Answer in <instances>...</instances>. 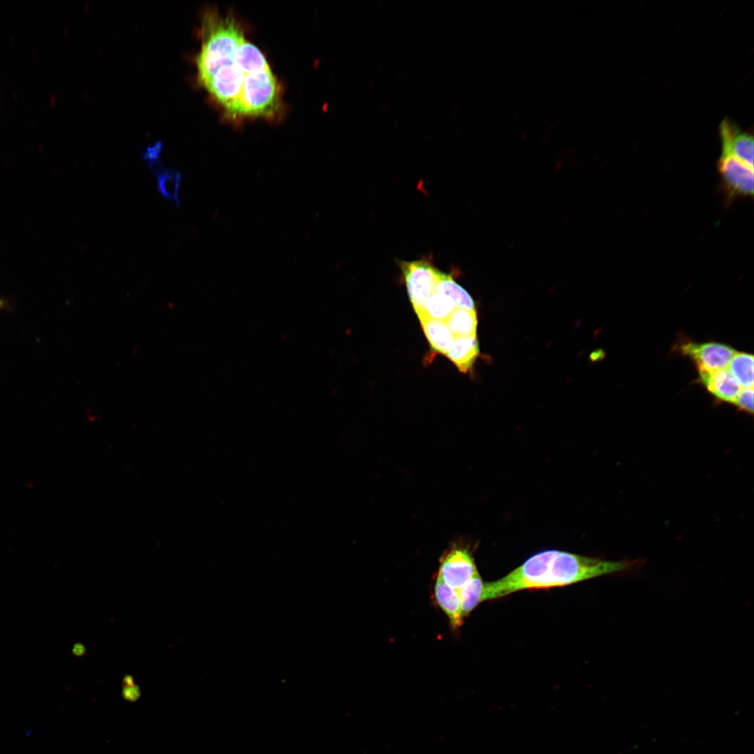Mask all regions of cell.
Wrapping results in <instances>:
<instances>
[{"mask_svg":"<svg viewBox=\"0 0 754 754\" xmlns=\"http://www.w3.org/2000/svg\"><path fill=\"white\" fill-rule=\"evenodd\" d=\"M479 354L480 349L477 337L471 336L455 337L451 348L445 355L460 371L467 373L471 369Z\"/></svg>","mask_w":754,"mask_h":754,"instance_id":"obj_10","label":"cell"},{"mask_svg":"<svg viewBox=\"0 0 754 754\" xmlns=\"http://www.w3.org/2000/svg\"><path fill=\"white\" fill-rule=\"evenodd\" d=\"M399 265L409 299L417 313L425 299L436 290L443 272L426 259L401 261Z\"/></svg>","mask_w":754,"mask_h":754,"instance_id":"obj_3","label":"cell"},{"mask_svg":"<svg viewBox=\"0 0 754 754\" xmlns=\"http://www.w3.org/2000/svg\"><path fill=\"white\" fill-rule=\"evenodd\" d=\"M455 308L450 297L435 290L425 299L421 310L416 314L419 319L429 318L445 321Z\"/></svg>","mask_w":754,"mask_h":754,"instance_id":"obj_13","label":"cell"},{"mask_svg":"<svg viewBox=\"0 0 754 754\" xmlns=\"http://www.w3.org/2000/svg\"><path fill=\"white\" fill-rule=\"evenodd\" d=\"M681 350L693 359L699 372H713L725 369L736 353L730 346L718 342H689L681 345Z\"/></svg>","mask_w":754,"mask_h":754,"instance_id":"obj_6","label":"cell"},{"mask_svg":"<svg viewBox=\"0 0 754 754\" xmlns=\"http://www.w3.org/2000/svg\"><path fill=\"white\" fill-rule=\"evenodd\" d=\"M718 170L728 199L753 195V168L731 154H721Z\"/></svg>","mask_w":754,"mask_h":754,"instance_id":"obj_5","label":"cell"},{"mask_svg":"<svg viewBox=\"0 0 754 754\" xmlns=\"http://www.w3.org/2000/svg\"><path fill=\"white\" fill-rule=\"evenodd\" d=\"M721 154H731L753 168V137L725 118L719 127Z\"/></svg>","mask_w":754,"mask_h":754,"instance_id":"obj_7","label":"cell"},{"mask_svg":"<svg viewBox=\"0 0 754 754\" xmlns=\"http://www.w3.org/2000/svg\"><path fill=\"white\" fill-rule=\"evenodd\" d=\"M436 290L450 297L456 308L475 310L473 298L454 281L452 274L443 273Z\"/></svg>","mask_w":754,"mask_h":754,"instance_id":"obj_14","label":"cell"},{"mask_svg":"<svg viewBox=\"0 0 754 754\" xmlns=\"http://www.w3.org/2000/svg\"><path fill=\"white\" fill-rule=\"evenodd\" d=\"M483 587V580L478 572L457 591L464 617L482 603Z\"/></svg>","mask_w":754,"mask_h":754,"instance_id":"obj_17","label":"cell"},{"mask_svg":"<svg viewBox=\"0 0 754 754\" xmlns=\"http://www.w3.org/2000/svg\"><path fill=\"white\" fill-rule=\"evenodd\" d=\"M753 387L744 388L739 392L734 404L737 407L748 413H753Z\"/></svg>","mask_w":754,"mask_h":754,"instance_id":"obj_18","label":"cell"},{"mask_svg":"<svg viewBox=\"0 0 754 754\" xmlns=\"http://www.w3.org/2000/svg\"><path fill=\"white\" fill-rule=\"evenodd\" d=\"M198 79L229 118L272 117L281 89L265 57L229 16L207 10L201 21Z\"/></svg>","mask_w":754,"mask_h":754,"instance_id":"obj_1","label":"cell"},{"mask_svg":"<svg viewBox=\"0 0 754 754\" xmlns=\"http://www.w3.org/2000/svg\"><path fill=\"white\" fill-rule=\"evenodd\" d=\"M419 320L431 348L435 351L445 355L451 348L455 337L445 321L429 318Z\"/></svg>","mask_w":754,"mask_h":754,"instance_id":"obj_11","label":"cell"},{"mask_svg":"<svg viewBox=\"0 0 754 754\" xmlns=\"http://www.w3.org/2000/svg\"><path fill=\"white\" fill-rule=\"evenodd\" d=\"M6 307V303L0 297V311L5 309Z\"/></svg>","mask_w":754,"mask_h":754,"instance_id":"obj_21","label":"cell"},{"mask_svg":"<svg viewBox=\"0 0 754 754\" xmlns=\"http://www.w3.org/2000/svg\"><path fill=\"white\" fill-rule=\"evenodd\" d=\"M157 178V188L161 195L175 201L176 207L180 205L179 191L182 182V176L176 168H164L155 175Z\"/></svg>","mask_w":754,"mask_h":754,"instance_id":"obj_16","label":"cell"},{"mask_svg":"<svg viewBox=\"0 0 754 754\" xmlns=\"http://www.w3.org/2000/svg\"><path fill=\"white\" fill-rule=\"evenodd\" d=\"M445 323L454 337L476 336L478 319L475 310L455 308Z\"/></svg>","mask_w":754,"mask_h":754,"instance_id":"obj_12","label":"cell"},{"mask_svg":"<svg viewBox=\"0 0 754 754\" xmlns=\"http://www.w3.org/2000/svg\"><path fill=\"white\" fill-rule=\"evenodd\" d=\"M727 369L740 387H753V356L744 352L735 353Z\"/></svg>","mask_w":754,"mask_h":754,"instance_id":"obj_15","label":"cell"},{"mask_svg":"<svg viewBox=\"0 0 754 754\" xmlns=\"http://www.w3.org/2000/svg\"><path fill=\"white\" fill-rule=\"evenodd\" d=\"M476 572L475 561L468 547L453 544L442 555L437 575L458 591Z\"/></svg>","mask_w":754,"mask_h":754,"instance_id":"obj_4","label":"cell"},{"mask_svg":"<svg viewBox=\"0 0 754 754\" xmlns=\"http://www.w3.org/2000/svg\"><path fill=\"white\" fill-rule=\"evenodd\" d=\"M699 373L700 380L712 395L722 401L734 402L741 387L727 369Z\"/></svg>","mask_w":754,"mask_h":754,"instance_id":"obj_8","label":"cell"},{"mask_svg":"<svg viewBox=\"0 0 754 754\" xmlns=\"http://www.w3.org/2000/svg\"><path fill=\"white\" fill-rule=\"evenodd\" d=\"M162 145L161 142H156L151 147H149L142 155V158L147 160L148 161L158 159L161 152Z\"/></svg>","mask_w":754,"mask_h":754,"instance_id":"obj_19","label":"cell"},{"mask_svg":"<svg viewBox=\"0 0 754 754\" xmlns=\"http://www.w3.org/2000/svg\"><path fill=\"white\" fill-rule=\"evenodd\" d=\"M72 653L74 656L80 657L85 654L86 649L82 644L78 642L73 645Z\"/></svg>","mask_w":754,"mask_h":754,"instance_id":"obj_20","label":"cell"},{"mask_svg":"<svg viewBox=\"0 0 754 754\" xmlns=\"http://www.w3.org/2000/svg\"><path fill=\"white\" fill-rule=\"evenodd\" d=\"M636 561H607L549 549L533 554L502 578L484 582L482 602L524 589L564 586L630 569Z\"/></svg>","mask_w":754,"mask_h":754,"instance_id":"obj_2","label":"cell"},{"mask_svg":"<svg viewBox=\"0 0 754 754\" xmlns=\"http://www.w3.org/2000/svg\"><path fill=\"white\" fill-rule=\"evenodd\" d=\"M434 598L437 605L447 615L453 629L460 627L464 616L458 593L447 585L438 576L434 585Z\"/></svg>","mask_w":754,"mask_h":754,"instance_id":"obj_9","label":"cell"}]
</instances>
